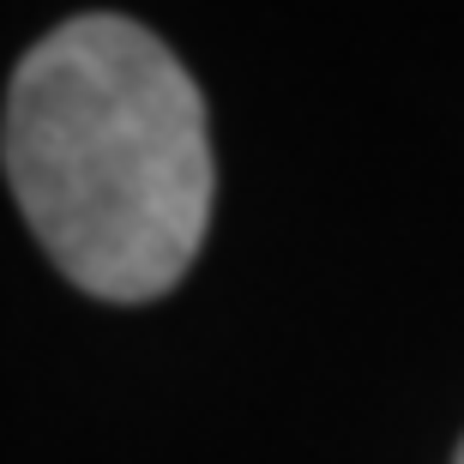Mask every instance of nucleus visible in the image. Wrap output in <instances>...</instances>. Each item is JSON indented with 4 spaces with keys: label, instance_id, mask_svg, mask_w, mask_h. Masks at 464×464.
Here are the masks:
<instances>
[{
    "label": "nucleus",
    "instance_id": "nucleus-1",
    "mask_svg": "<svg viewBox=\"0 0 464 464\" xmlns=\"http://www.w3.org/2000/svg\"><path fill=\"white\" fill-rule=\"evenodd\" d=\"M0 157L43 254L97 302H151L199 259L206 103L133 18L85 13L31 43L6 91Z\"/></svg>",
    "mask_w": 464,
    "mask_h": 464
},
{
    "label": "nucleus",
    "instance_id": "nucleus-2",
    "mask_svg": "<svg viewBox=\"0 0 464 464\" xmlns=\"http://www.w3.org/2000/svg\"><path fill=\"white\" fill-rule=\"evenodd\" d=\"M452 464H464V447H459V459H452Z\"/></svg>",
    "mask_w": 464,
    "mask_h": 464
}]
</instances>
